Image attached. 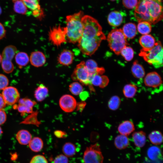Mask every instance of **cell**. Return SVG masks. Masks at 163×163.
I'll list each match as a JSON object with an SVG mask.
<instances>
[{"label": "cell", "mask_w": 163, "mask_h": 163, "mask_svg": "<svg viewBox=\"0 0 163 163\" xmlns=\"http://www.w3.org/2000/svg\"><path fill=\"white\" fill-rule=\"evenodd\" d=\"M144 82L146 87L151 89L160 90L162 87L161 78L155 72L148 73L144 78Z\"/></svg>", "instance_id": "9c48e42d"}, {"label": "cell", "mask_w": 163, "mask_h": 163, "mask_svg": "<svg viewBox=\"0 0 163 163\" xmlns=\"http://www.w3.org/2000/svg\"><path fill=\"white\" fill-rule=\"evenodd\" d=\"M138 31L143 35L149 34L152 30V26L149 23L145 21L139 22L137 26Z\"/></svg>", "instance_id": "d6a6232c"}, {"label": "cell", "mask_w": 163, "mask_h": 163, "mask_svg": "<svg viewBox=\"0 0 163 163\" xmlns=\"http://www.w3.org/2000/svg\"><path fill=\"white\" fill-rule=\"evenodd\" d=\"M107 40L110 49L117 55L128 44L127 38L121 29L111 30L108 35Z\"/></svg>", "instance_id": "5b68a950"}, {"label": "cell", "mask_w": 163, "mask_h": 163, "mask_svg": "<svg viewBox=\"0 0 163 163\" xmlns=\"http://www.w3.org/2000/svg\"><path fill=\"white\" fill-rule=\"evenodd\" d=\"M2 55L0 54V64L1 63L2 61Z\"/></svg>", "instance_id": "816d5d0a"}, {"label": "cell", "mask_w": 163, "mask_h": 163, "mask_svg": "<svg viewBox=\"0 0 163 163\" xmlns=\"http://www.w3.org/2000/svg\"><path fill=\"white\" fill-rule=\"evenodd\" d=\"M85 66L90 74L92 76L95 74L102 75L105 72L103 67H98L96 62L93 60L89 59L85 62Z\"/></svg>", "instance_id": "e0dca14e"}, {"label": "cell", "mask_w": 163, "mask_h": 163, "mask_svg": "<svg viewBox=\"0 0 163 163\" xmlns=\"http://www.w3.org/2000/svg\"><path fill=\"white\" fill-rule=\"evenodd\" d=\"M122 30L126 38L129 39L134 38L137 33L136 25L132 23H128L124 24Z\"/></svg>", "instance_id": "ffe728a7"}, {"label": "cell", "mask_w": 163, "mask_h": 163, "mask_svg": "<svg viewBox=\"0 0 163 163\" xmlns=\"http://www.w3.org/2000/svg\"><path fill=\"white\" fill-rule=\"evenodd\" d=\"M120 54L126 60L129 61L133 58L134 52L131 47L126 46L122 49Z\"/></svg>", "instance_id": "d590c367"}, {"label": "cell", "mask_w": 163, "mask_h": 163, "mask_svg": "<svg viewBox=\"0 0 163 163\" xmlns=\"http://www.w3.org/2000/svg\"><path fill=\"white\" fill-rule=\"evenodd\" d=\"M59 105L61 109L66 112H71L76 107L77 102L72 96L66 94L62 96L59 100Z\"/></svg>", "instance_id": "8fae6325"}, {"label": "cell", "mask_w": 163, "mask_h": 163, "mask_svg": "<svg viewBox=\"0 0 163 163\" xmlns=\"http://www.w3.org/2000/svg\"><path fill=\"white\" fill-rule=\"evenodd\" d=\"M121 103V100L120 97L117 95L112 97L108 102L109 108L112 110H115L119 108Z\"/></svg>", "instance_id": "e575fe53"}, {"label": "cell", "mask_w": 163, "mask_h": 163, "mask_svg": "<svg viewBox=\"0 0 163 163\" xmlns=\"http://www.w3.org/2000/svg\"><path fill=\"white\" fill-rule=\"evenodd\" d=\"M93 76L88 72L84 61H82L77 65L71 75L72 78L74 81H78L83 85L88 86L90 91H94L91 83Z\"/></svg>", "instance_id": "8992f818"}, {"label": "cell", "mask_w": 163, "mask_h": 163, "mask_svg": "<svg viewBox=\"0 0 163 163\" xmlns=\"http://www.w3.org/2000/svg\"><path fill=\"white\" fill-rule=\"evenodd\" d=\"M74 56L73 53L71 51L65 49L59 54L58 58V61L61 65L68 66L72 63Z\"/></svg>", "instance_id": "5bb4252c"}, {"label": "cell", "mask_w": 163, "mask_h": 163, "mask_svg": "<svg viewBox=\"0 0 163 163\" xmlns=\"http://www.w3.org/2000/svg\"><path fill=\"white\" fill-rule=\"evenodd\" d=\"M28 144L30 150L34 152L40 151L43 146L42 140L38 137H34L32 139Z\"/></svg>", "instance_id": "83f0119b"}, {"label": "cell", "mask_w": 163, "mask_h": 163, "mask_svg": "<svg viewBox=\"0 0 163 163\" xmlns=\"http://www.w3.org/2000/svg\"><path fill=\"white\" fill-rule=\"evenodd\" d=\"M86 103L84 101H82L77 103V110L82 112L86 106Z\"/></svg>", "instance_id": "bcb514c9"}, {"label": "cell", "mask_w": 163, "mask_h": 163, "mask_svg": "<svg viewBox=\"0 0 163 163\" xmlns=\"http://www.w3.org/2000/svg\"><path fill=\"white\" fill-rule=\"evenodd\" d=\"M62 151L64 154L67 157H72L76 153V147L74 144L71 142H66L62 147Z\"/></svg>", "instance_id": "4dcf8cb0"}, {"label": "cell", "mask_w": 163, "mask_h": 163, "mask_svg": "<svg viewBox=\"0 0 163 163\" xmlns=\"http://www.w3.org/2000/svg\"><path fill=\"white\" fill-rule=\"evenodd\" d=\"M132 138L135 145L139 148L143 147L146 141V134L142 131L134 132L132 135Z\"/></svg>", "instance_id": "d6986e66"}, {"label": "cell", "mask_w": 163, "mask_h": 163, "mask_svg": "<svg viewBox=\"0 0 163 163\" xmlns=\"http://www.w3.org/2000/svg\"><path fill=\"white\" fill-rule=\"evenodd\" d=\"M109 82V79L107 76L98 74L94 75L91 80V83L92 85L98 86L101 88L106 87Z\"/></svg>", "instance_id": "44dd1931"}, {"label": "cell", "mask_w": 163, "mask_h": 163, "mask_svg": "<svg viewBox=\"0 0 163 163\" xmlns=\"http://www.w3.org/2000/svg\"><path fill=\"white\" fill-rule=\"evenodd\" d=\"M137 90L135 85L129 84L126 85L123 87V91L124 96L129 98L133 97L135 95Z\"/></svg>", "instance_id": "f546056e"}, {"label": "cell", "mask_w": 163, "mask_h": 163, "mask_svg": "<svg viewBox=\"0 0 163 163\" xmlns=\"http://www.w3.org/2000/svg\"><path fill=\"white\" fill-rule=\"evenodd\" d=\"M2 68L6 73H11L14 69V66L12 61L2 59L1 62Z\"/></svg>", "instance_id": "74e56055"}, {"label": "cell", "mask_w": 163, "mask_h": 163, "mask_svg": "<svg viewBox=\"0 0 163 163\" xmlns=\"http://www.w3.org/2000/svg\"><path fill=\"white\" fill-rule=\"evenodd\" d=\"M138 0H123V5L128 9H133L136 7L137 3Z\"/></svg>", "instance_id": "60d3db41"}, {"label": "cell", "mask_w": 163, "mask_h": 163, "mask_svg": "<svg viewBox=\"0 0 163 163\" xmlns=\"http://www.w3.org/2000/svg\"><path fill=\"white\" fill-rule=\"evenodd\" d=\"M1 13H2V9L1 7H0V15L1 14Z\"/></svg>", "instance_id": "db71d44e"}, {"label": "cell", "mask_w": 163, "mask_h": 163, "mask_svg": "<svg viewBox=\"0 0 163 163\" xmlns=\"http://www.w3.org/2000/svg\"><path fill=\"white\" fill-rule=\"evenodd\" d=\"M16 47L12 45L5 47L2 54V59L12 61L17 52Z\"/></svg>", "instance_id": "d4e9b609"}, {"label": "cell", "mask_w": 163, "mask_h": 163, "mask_svg": "<svg viewBox=\"0 0 163 163\" xmlns=\"http://www.w3.org/2000/svg\"><path fill=\"white\" fill-rule=\"evenodd\" d=\"M135 128L133 122L129 120L123 121L118 127V130L120 134L127 136L133 133Z\"/></svg>", "instance_id": "2e32d148"}, {"label": "cell", "mask_w": 163, "mask_h": 163, "mask_svg": "<svg viewBox=\"0 0 163 163\" xmlns=\"http://www.w3.org/2000/svg\"><path fill=\"white\" fill-rule=\"evenodd\" d=\"M54 134L57 138H64L67 137V135L65 131L60 130H56L54 132Z\"/></svg>", "instance_id": "f6af8a7d"}, {"label": "cell", "mask_w": 163, "mask_h": 163, "mask_svg": "<svg viewBox=\"0 0 163 163\" xmlns=\"http://www.w3.org/2000/svg\"><path fill=\"white\" fill-rule=\"evenodd\" d=\"M148 158L152 160H156L159 158L161 155L160 149L158 146H152L150 147L147 151Z\"/></svg>", "instance_id": "1f68e13d"}, {"label": "cell", "mask_w": 163, "mask_h": 163, "mask_svg": "<svg viewBox=\"0 0 163 163\" xmlns=\"http://www.w3.org/2000/svg\"><path fill=\"white\" fill-rule=\"evenodd\" d=\"M48 88L43 84H40L36 88L34 96L37 101L41 102L44 100L48 95Z\"/></svg>", "instance_id": "cb8c5ba5"}, {"label": "cell", "mask_w": 163, "mask_h": 163, "mask_svg": "<svg viewBox=\"0 0 163 163\" xmlns=\"http://www.w3.org/2000/svg\"><path fill=\"white\" fill-rule=\"evenodd\" d=\"M6 103L2 94H0V110H2L6 106Z\"/></svg>", "instance_id": "f907efd6"}, {"label": "cell", "mask_w": 163, "mask_h": 163, "mask_svg": "<svg viewBox=\"0 0 163 163\" xmlns=\"http://www.w3.org/2000/svg\"><path fill=\"white\" fill-rule=\"evenodd\" d=\"M6 119L5 113L2 110H0V125L4 123Z\"/></svg>", "instance_id": "7dc6e473"}, {"label": "cell", "mask_w": 163, "mask_h": 163, "mask_svg": "<svg viewBox=\"0 0 163 163\" xmlns=\"http://www.w3.org/2000/svg\"><path fill=\"white\" fill-rule=\"evenodd\" d=\"M9 80L7 77L4 74H0V90H3L7 87Z\"/></svg>", "instance_id": "b9f144b4"}, {"label": "cell", "mask_w": 163, "mask_h": 163, "mask_svg": "<svg viewBox=\"0 0 163 163\" xmlns=\"http://www.w3.org/2000/svg\"><path fill=\"white\" fill-rule=\"evenodd\" d=\"M129 144V140L127 136L120 134L115 138L114 144L118 149L122 150L127 148Z\"/></svg>", "instance_id": "7402d4cb"}, {"label": "cell", "mask_w": 163, "mask_h": 163, "mask_svg": "<svg viewBox=\"0 0 163 163\" xmlns=\"http://www.w3.org/2000/svg\"><path fill=\"white\" fill-rule=\"evenodd\" d=\"M163 54L162 45L161 42L158 41L150 49H142L139 55L149 64L157 68L163 66Z\"/></svg>", "instance_id": "277c9868"}, {"label": "cell", "mask_w": 163, "mask_h": 163, "mask_svg": "<svg viewBox=\"0 0 163 163\" xmlns=\"http://www.w3.org/2000/svg\"><path fill=\"white\" fill-rule=\"evenodd\" d=\"M149 139L152 143L157 145L161 144L163 142V135L158 130L152 131L149 135Z\"/></svg>", "instance_id": "f1b7e54d"}, {"label": "cell", "mask_w": 163, "mask_h": 163, "mask_svg": "<svg viewBox=\"0 0 163 163\" xmlns=\"http://www.w3.org/2000/svg\"><path fill=\"white\" fill-rule=\"evenodd\" d=\"M18 111L22 113H31L32 112L33 109L29 108L25 105L19 104L18 106Z\"/></svg>", "instance_id": "ee69618b"}, {"label": "cell", "mask_w": 163, "mask_h": 163, "mask_svg": "<svg viewBox=\"0 0 163 163\" xmlns=\"http://www.w3.org/2000/svg\"><path fill=\"white\" fill-rule=\"evenodd\" d=\"M104 159L100 145L98 143L87 147L84 153V163H103Z\"/></svg>", "instance_id": "52a82bcc"}, {"label": "cell", "mask_w": 163, "mask_h": 163, "mask_svg": "<svg viewBox=\"0 0 163 163\" xmlns=\"http://www.w3.org/2000/svg\"><path fill=\"white\" fill-rule=\"evenodd\" d=\"M134 16L139 22L155 24L163 18L161 0H139L135 7Z\"/></svg>", "instance_id": "7a4b0ae2"}, {"label": "cell", "mask_w": 163, "mask_h": 163, "mask_svg": "<svg viewBox=\"0 0 163 163\" xmlns=\"http://www.w3.org/2000/svg\"><path fill=\"white\" fill-rule=\"evenodd\" d=\"M123 14L122 12L114 11L110 12L107 18V21L109 24L113 27H118L122 23Z\"/></svg>", "instance_id": "9a60e30c"}, {"label": "cell", "mask_w": 163, "mask_h": 163, "mask_svg": "<svg viewBox=\"0 0 163 163\" xmlns=\"http://www.w3.org/2000/svg\"><path fill=\"white\" fill-rule=\"evenodd\" d=\"M16 63L20 68L27 65L29 63V58L27 54L24 52H19L15 55Z\"/></svg>", "instance_id": "484cf974"}, {"label": "cell", "mask_w": 163, "mask_h": 163, "mask_svg": "<svg viewBox=\"0 0 163 163\" xmlns=\"http://www.w3.org/2000/svg\"><path fill=\"white\" fill-rule=\"evenodd\" d=\"M111 0V1H115L117 0Z\"/></svg>", "instance_id": "11a10c76"}, {"label": "cell", "mask_w": 163, "mask_h": 163, "mask_svg": "<svg viewBox=\"0 0 163 163\" xmlns=\"http://www.w3.org/2000/svg\"><path fill=\"white\" fill-rule=\"evenodd\" d=\"M16 138L20 144L25 145L28 144L32 139V136L28 131L23 129L18 132Z\"/></svg>", "instance_id": "603a6c76"}, {"label": "cell", "mask_w": 163, "mask_h": 163, "mask_svg": "<svg viewBox=\"0 0 163 163\" xmlns=\"http://www.w3.org/2000/svg\"><path fill=\"white\" fill-rule=\"evenodd\" d=\"M27 8L32 11L35 17H40L43 15L39 4L40 0H22Z\"/></svg>", "instance_id": "4fadbf2b"}, {"label": "cell", "mask_w": 163, "mask_h": 163, "mask_svg": "<svg viewBox=\"0 0 163 163\" xmlns=\"http://www.w3.org/2000/svg\"><path fill=\"white\" fill-rule=\"evenodd\" d=\"M13 1H15L17 0H12Z\"/></svg>", "instance_id": "9f6ffc18"}, {"label": "cell", "mask_w": 163, "mask_h": 163, "mask_svg": "<svg viewBox=\"0 0 163 163\" xmlns=\"http://www.w3.org/2000/svg\"><path fill=\"white\" fill-rule=\"evenodd\" d=\"M84 16L82 11L66 17V38L68 42L72 43H78L82 36L83 26L82 19Z\"/></svg>", "instance_id": "3957f363"}, {"label": "cell", "mask_w": 163, "mask_h": 163, "mask_svg": "<svg viewBox=\"0 0 163 163\" xmlns=\"http://www.w3.org/2000/svg\"><path fill=\"white\" fill-rule=\"evenodd\" d=\"M14 2V9L18 13L24 14L27 12V8L22 0H17Z\"/></svg>", "instance_id": "836d02e7"}, {"label": "cell", "mask_w": 163, "mask_h": 163, "mask_svg": "<svg viewBox=\"0 0 163 163\" xmlns=\"http://www.w3.org/2000/svg\"><path fill=\"white\" fill-rule=\"evenodd\" d=\"M69 90L71 92L75 95L79 94L83 90L82 85L77 82L72 83L69 85Z\"/></svg>", "instance_id": "8d00e7d4"}, {"label": "cell", "mask_w": 163, "mask_h": 163, "mask_svg": "<svg viewBox=\"0 0 163 163\" xmlns=\"http://www.w3.org/2000/svg\"><path fill=\"white\" fill-rule=\"evenodd\" d=\"M6 34V30L3 24L0 22V40L5 37Z\"/></svg>", "instance_id": "c3c4849f"}, {"label": "cell", "mask_w": 163, "mask_h": 163, "mask_svg": "<svg viewBox=\"0 0 163 163\" xmlns=\"http://www.w3.org/2000/svg\"><path fill=\"white\" fill-rule=\"evenodd\" d=\"M3 90L2 95L6 104L12 105L18 101L20 94L16 88L12 86L7 87Z\"/></svg>", "instance_id": "30bf717a"}, {"label": "cell", "mask_w": 163, "mask_h": 163, "mask_svg": "<svg viewBox=\"0 0 163 163\" xmlns=\"http://www.w3.org/2000/svg\"><path fill=\"white\" fill-rule=\"evenodd\" d=\"M2 133V131L1 128L0 127V136Z\"/></svg>", "instance_id": "f5cc1de1"}, {"label": "cell", "mask_w": 163, "mask_h": 163, "mask_svg": "<svg viewBox=\"0 0 163 163\" xmlns=\"http://www.w3.org/2000/svg\"><path fill=\"white\" fill-rule=\"evenodd\" d=\"M30 163H48V162L43 155H38L33 156L31 159Z\"/></svg>", "instance_id": "f35d334b"}, {"label": "cell", "mask_w": 163, "mask_h": 163, "mask_svg": "<svg viewBox=\"0 0 163 163\" xmlns=\"http://www.w3.org/2000/svg\"><path fill=\"white\" fill-rule=\"evenodd\" d=\"M36 104L35 102L26 98L21 99L19 101V104H23L28 108L32 109L33 107Z\"/></svg>", "instance_id": "ab89813d"}, {"label": "cell", "mask_w": 163, "mask_h": 163, "mask_svg": "<svg viewBox=\"0 0 163 163\" xmlns=\"http://www.w3.org/2000/svg\"><path fill=\"white\" fill-rule=\"evenodd\" d=\"M53 163H69L68 157L63 154L57 155L54 158Z\"/></svg>", "instance_id": "7bdbcfd3"}, {"label": "cell", "mask_w": 163, "mask_h": 163, "mask_svg": "<svg viewBox=\"0 0 163 163\" xmlns=\"http://www.w3.org/2000/svg\"><path fill=\"white\" fill-rule=\"evenodd\" d=\"M29 60L32 66L39 67L44 64L46 62V58L42 52L37 51L32 52L31 53Z\"/></svg>", "instance_id": "7c38bea8"}, {"label": "cell", "mask_w": 163, "mask_h": 163, "mask_svg": "<svg viewBox=\"0 0 163 163\" xmlns=\"http://www.w3.org/2000/svg\"><path fill=\"white\" fill-rule=\"evenodd\" d=\"M79 96L80 99L82 101H84L88 98L89 94L87 91H82L80 94Z\"/></svg>", "instance_id": "681fc988"}, {"label": "cell", "mask_w": 163, "mask_h": 163, "mask_svg": "<svg viewBox=\"0 0 163 163\" xmlns=\"http://www.w3.org/2000/svg\"><path fill=\"white\" fill-rule=\"evenodd\" d=\"M139 42L142 47L145 49H149L153 47L156 43L154 38L150 34L143 35L140 38Z\"/></svg>", "instance_id": "ac0fdd59"}, {"label": "cell", "mask_w": 163, "mask_h": 163, "mask_svg": "<svg viewBox=\"0 0 163 163\" xmlns=\"http://www.w3.org/2000/svg\"><path fill=\"white\" fill-rule=\"evenodd\" d=\"M49 39L54 45L59 46L66 41L65 27L60 25L50 29L49 34Z\"/></svg>", "instance_id": "ba28073f"}, {"label": "cell", "mask_w": 163, "mask_h": 163, "mask_svg": "<svg viewBox=\"0 0 163 163\" xmlns=\"http://www.w3.org/2000/svg\"><path fill=\"white\" fill-rule=\"evenodd\" d=\"M82 22L83 32L78 42V46L83 53L91 56L97 50L101 41L105 40L106 37L101 25L94 18L84 15Z\"/></svg>", "instance_id": "6da1fadb"}, {"label": "cell", "mask_w": 163, "mask_h": 163, "mask_svg": "<svg viewBox=\"0 0 163 163\" xmlns=\"http://www.w3.org/2000/svg\"><path fill=\"white\" fill-rule=\"evenodd\" d=\"M131 71L133 76L137 78H142L145 75V72L143 67L138 63L137 60L133 62L131 68Z\"/></svg>", "instance_id": "4316f807"}]
</instances>
